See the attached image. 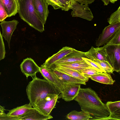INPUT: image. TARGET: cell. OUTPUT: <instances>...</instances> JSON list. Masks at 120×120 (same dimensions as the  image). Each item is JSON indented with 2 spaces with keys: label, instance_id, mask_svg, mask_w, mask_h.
<instances>
[{
  "label": "cell",
  "instance_id": "obj_25",
  "mask_svg": "<svg viewBox=\"0 0 120 120\" xmlns=\"http://www.w3.org/2000/svg\"><path fill=\"white\" fill-rule=\"evenodd\" d=\"M93 61L98 64L106 73H112L114 71L113 68L107 61L98 60H94Z\"/></svg>",
  "mask_w": 120,
  "mask_h": 120
},
{
  "label": "cell",
  "instance_id": "obj_16",
  "mask_svg": "<svg viewBox=\"0 0 120 120\" xmlns=\"http://www.w3.org/2000/svg\"><path fill=\"white\" fill-rule=\"evenodd\" d=\"M51 69L66 87L69 84H76L85 85L86 84V82L81 80L60 72L55 69Z\"/></svg>",
  "mask_w": 120,
  "mask_h": 120
},
{
  "label": "cell",
  "instance_id": "obj_24",
  "mask_svg": "<svg viewBox=\"0 0 120 120\" xmlns=\"http://www.w3.org/2000/svg\"><path fill=\"white\" fill-rule=\"evenodd\" d=\"M66 116L68 119L72 120H89L93 118L89 114L82 110L80 112L72 111Z\"/></svg>",
  "mask_w": 120,
  "mask_h": 120
},
{
  "label": "cell",
  "instance_id": "obj_17",
  "mask_svg": "<svg viewBox=\"0 0 120 120\" xmlns=\"http://www.w3.org/2000/svg\"><path fill=\"white\" fill-rule=\"evenodd\" d=\"M85 53L73 49L71 52L56 62L53 65L64 63L83 61L82 58L86 57Z\"/></svg>",
  "mask_w": 120,
  "mask_h": 120
},
{
  "label": "cell",
  "instance_id": "obj_2",
  "mask_svg": "<svg viewBox=\"0 0 120 120\" xmlns=\"http://www.w3.org/2000/svg\"><path fill=\"white\" fill-rule=\"evenodd\" d=\"M32 79L26 89L29 104L32 106L49 94H56L59 95L61 92L45 79H40L36 75Z\"/></svg>",
  "mask_w": 120,
  "mask_h": 120
},
{
  "label": "cell",
  "instance_id": "obj_14",
  "mask_svg": "<svg viewBox=\"0 0 120 120\" xmlns=\"http://www.w3.org/2000/svg\"><path fill=\"white\" fill-rule=\"evenodd\" d=\"M50 114L45 115L34 108H31L19 118V120H45L53 118Z\"/></svg>",
  "mask_w": 120,
  "mask_h": 120
},
{
  "label": "cell",
  "instance_id": "obj_41",
  "mask_svg": "<svg viewBox=\"0 0 120 120\" xmlns=\"http://www.w3.org/2000/svg\"><path fill=\"white\" fill-rule=\"evenodd\" d=\"M1 72H0V75H1Z\"/></svg>",
  "mask_w": 120,
  "mask_h": 120
},
{
  "label": "cell",
  "instance_id": "obj_7",
  "mask_svg": "<svg viewBox=\"0 0 120 120\" xmlns=\"http://www.w3.org/2000/svg\"><path fill=\"white\" fill-rule=\"evenodd\" d=\"M70 8L72 10L71 14L72 17H79L90 21L94 18L88 4H79L75 1L72 3Z\"/></svg>",
  "mask_w": 120,
  "mask_h": 120
},
{
  "label": "cell",
  "instance_id": "obj_26",
  "mask_svg": "<svg viewBox=\"0 0 120 120\" xmlns=\"http://www.w3.org/2000/svg\"><path fill=\"white\" fill-rule=\"evenodd\" d=\"M83 60L91 68L98 72L106 73L101 66L96 62L86 57H82Z\"/></svg>",
  "mask_w": 120,
  "mask_h": 120
},
{
  "label": "cell",
  "instance_id": "obj_31",
  "mask_svg": "<svg viewBox=\"0 0 120 120\" xmlns=\"http://www.w3.org/2000/svg\"><path fill=\"white\" fill-rule=\"evenodd\" d=\"M48 6L50 5L53 7L55 9L61 8L63 10V7L61 4L57 0H46Z\"/></svg>",
  "mask_w": 120,
  "mask_h": 120
},
{
  "label": "cell",
  "instance_id": "obj_23",
  "mask_svg": "<svg viewBox=\"0 0 120 120\" xmlns=\"http://www.w3.org/2000/svg\"><path fill=\"white\" fill-rule=\"evenodd\" d=\"M29 104L17 107L9 111L7 114L9 116L19 118L32 107Z\"/></svg>",
  "mask_w": 120,
  "mask_h": 120
},
{
  "label": "cell",
  "instance_id": "obj_36",
  "mask_svg": "<svg viewBox=\"0 0 120 120\" xmlns=\"http://www.w3.org/2000/svg\"><path fill=\"white\" fill-rule=\"evenodd\" d=\"M101 0L103 2L104 5H107L109 3V0Z\"/></svg>",
  "mask_w": 120,
  "mask_h": 120
},
{
  "label": "cell",
  "instance_id": "obj_20",
  "mask_svg": "<svg viewBox=\"0 0 120 120\" xmlns=\"http://www.w3.org/2000/svg\"><path fill=\"white\" fill-rule=\"evenodd\" d=\"M50 68L55 69L60 72L81 80L86 82H88L89 79L76 70L53 65Z\"/></svg>",
  "mask_w": 120,
  "mask_h": 120
},
{
  "label": "cell",
  "instance_id": "obj_12",
  "mask_svg": "<svg viewBox=\"0 0 120 120\" xmlns=\"http://www.w3.org/2000/svg\"><path fill=\"white\" fill-rule=\"evenodd\" d=\"M73 49L71 47L67 46L63 47L57 52L49 57L41 66L50 68L56 62L71 52Z\"/></svg>",
  "mask_w": 120,
  "mask_h": 120
},
{
  "label": "cell",
  "instance_id": "obj_15",
  "mask_svg": "<svg viewBox=\"0 0 120 120\" xmlns=\"http://www.w3.org/2000/svg\"><path fill=\"white\" fill-rule=\"evenodd\" d=\"M86 58L93 60H98L106 61L105 56V49L104 46L94 48L92 46L87 52H85Z\"/></svg>",
  "mask_w": 120,
  "mask_h": 120
},
{
  "label": "cell",
  "instance_id": "obj_35",
  "mask_svg": "<svg viewBox=\"0 0 120 120\" xmlns=\"http://www.w3.org/2000/svg\"><path fill=\"white\" fill-rule=\"evenodd\" d=\"M95 0H75V1L82 4H90L93 3Z\"/></svg>",
  "mask_w": 120,
  "mask_h": 120
},
{
  "label": "cell",
  "instance_id": "obj_9",
  "mask_svg": "<svg viewBox=\"0 0 120 120\" xmlns=\"http://www.w3.org/2000/svg\"><path fill=\"white\" fill-rule=\"evenodd\" d=\"M20 67L22 72L27 79L29 76L32 78L36 75L37 73L40 72V67L30 58L24 59L20 65Z\"/></svg>",
  "mask_w": 120,
  "mask_h": 120
},
{
  "label": "cell",
  "instance_id": "obj_37",
  "mask_svg": "<svg viewBox=\"0 0 120 120\" xmlns=\"http://www.w3.org/2000/svg\"><path fill=\"white\" fill-rule=\"evenodd\" d=\"M0 110L3 112H5V111L6 110L5 109L4 107L1 106L0 105Z\"/></svg>",
  "mask_w": 120,
  "mask_h": 120
},
{
  "label": "cell",
  "instance_id": "obj_27",
  "mask_svg": "<svg viewBox=\"0 0 120 120\" xmlns=\"http://www.w3.org/2000/svg\"><path fill=\"white\" fill-rule=\"evenodd\" d=\"M107 21L109 24L120 22V6L116 11L111 14Z\"/></svg>",
  "mask_w": 120,
  "mask_h": 120
},
{
  "label": "cell",
  "instance_id": "obj_18",
  "mask_svg": "<svg viewBox=\"0 0 120 120\" xmlns=\"http://www.w3.org/2000/svg\"><path fill=\"white\" fill-rule=\"evenodd\" d=\"M110 114V120H120V101H108L106 104Z\"/></svg>",
  "mask_w": 120,
  "mask_h": 120
},
{
  "label": "cell",
  "instance_id": "obj_38",
  "mask_svg": "<svg viewBox=\"0 0 120 120\" xmlns=\"http://www.w3.org/2000/svg\"><path fill=\"white\" fill-rule=\"evenodd\" d=\"M118 0H109V1L112 3H114L115 2Z\"/></svg>",
  "mask_w": 120,
  "mask_h": 120
},
{
  "label": "cell",
  "instance_id": "obj_5",
  "mask_svg": "<svg viewBox=\"0 0 120 120\" xmlns=\"http://www.w3.org/2000/svg\"><path fill=\"white\" fill-rule=\"evenodd\" d=\"M58 96L56 94H49L33 106L45 115H49L56 105Z\"/></svg>",
  "mask_w": 120,
  "mask_h": 120
},
{
  "label": "cell",
  "instance_id": "obj_13",
  "mask_svg": "<svg viewBox=\"0 0 120 120\" xmlns=\"http://www.w3.org/2000/svg\"><path fill=\"white\" fill-rule=\"evenodd\" d=\"M35 9L44 25L49 13L46 0H32Z\"/></svg>",
  "mask_w": 120,
  "mask_h": 120
},
{
  "label": "cell",
  "instance_id": "obj_8",
  "mask_svg": "<svg viewBox=\"0 0 120 120\" xmlns=\"http://www.w3.org/2000/svg\"><path fill=\"white\" fill-rule=\"evenodd\" d=\"M40 68V72L45 79L61 92L63 90L66 86L57 77L51 69L41 65Z\"/></svg>",
  "mask_w": 120,
  "mask_h": 120
},
{
  "label": "cell",
  "instance_id": "obj_4",
  "mask_svg": "<svg viewBox=\"0 0 120 120\" xmlns=\"http://www.w3.org/2000/svg\"><path fill=\"white\" fill-rule=\"evenodd\" d=\"M107 61L110 64L114 71H120V44L110 45H104Z\"/></svg>",
  "mask_w": 120,
  "mask_h": 120
},
{
  "label": "cell",
  "instance_id": "obj_6",
  "mask_svg": "<svg viewBox=\"0 0 120 120\" xmlns=\"http://www.w3.org/2000/svg\"><path fill=\"white\" fill-rule=\"evenodd\" d=\"M119 29H120V22L110 24L105 27L96 41V46L99 47L105 45Z\"/></svg>",
  "mask_w": 120,
  "mask_h": 120
},
{
  "label": "cell",
  "instance_id": "obj_3",
  "mask_svg": "<svg viewBox=\"0 0 120 120\" xmlns=\"http://www.w3.org/2000/svg\"><path fill=\"white\" fill-rule=\"evenodd\" d=\"M18 13L21 19L41 32L44 30V24L37 13L32 0H17Z\"/></svg>",
  "mask_w": 120,
  "mask_h": 120
},
{
  "label": "cell",
  "instance_id": "obj_32",
  "mask_svg": "<svg viewBox=\"0 0 120 120\" xmlns=\"http://www.w3.org/2000/svg\"><path fill=\"white\" fill-rule=\"evenodd\" d=\"M8 17V15L1 0H0V21L4 20Z\"/></svg>",
  "mask_w": 120,
  "mask_h": 120
},
{
  "label": "cell",
  "instance_id": "obj_33",
  "mask_svg": "<svg viewBox=\"0 0 120 120\" xmlns=\"http://www.w3.org/2000/svg\"><path fill=\"white\" fill-rule=\"evenodd\" d=\"M61 3L63 7V11H68L70 9V7L72 2L71 0H57Z\"/></svg>",
  "mask_w": 120,
  "mask_h": 120
},
{
  "label": "cell",
  "instance_id": "obj_21",
  "mask_svg": "<svg viewBox=\"0 0 120 120\" xmlns=\"http://www.w3.org/2000/svg\"><path fill=\"white\" fill-rule=\"evenodd\" d=\"M7 13L8 17L15 15L18 12L17 0H1Z\"/></svg>",
  "mask_w": 120,
  "mask_h": 120
},
{
  "label": "cell",
  "instance_id": "obj_11",
  "mask_svg": "<svg viewBox=\"0 0 120 120\" xmlns=\"http://www.w3.org/2000/svg\"><path fill=\"white\" fill-rule=\"evenodd\" d=\"M80 85L76 84L68 85L58 96V98H62L66 101L73 100L78 95Z\"/></svg>",
  "mask_w": 120,
  "mask_h": 120
},
{
  "label": "cell",
  "instance_id": "obj_29",
  "mask_svg": "<svg viewBox=\"0 0 120 120\" xmlns=\"http://www.w3.org/2000/svg\"><path fill=\"white\" fill-rule=\"evenodd\" d=\"M95 69L91 68H87L82 70L81 73L84 77L88 79L92 76L99 73Z\"/></svg>",
  "mask_w": 120,
  "mask_h": 120
},
{
  "label": "cell",
  "instance_id": "obj_40",
  "mask_svg": "<svg viewBox=\"0 0 120 120\" xmlns=\"http://www.w3.org/2000/svg\"><path fill=\"white\" fill-rule=\"evenodd\" d=\"M72 2V3L74 2L75 1V0H71Z\"/></svg>",
  "mask_w": 120,
  "mask_h": 120
},
{
  "label": "cell",
  "instance_id": "obj_19",
  "mask_svg": "<svg viewBox=\"0 0 120 120\" xmlns=\"http://www.w3.org/2000/svg\"><path fill=\"white\" fill-rule=\"evenodd\" d=\"M53 65L76 70L81 73L82 69L86 68H91L84 60L81 61L61 63Z\"/></svg>",
  "mask_w": 120,
  "mask_h": 120
},
{
  "label": "cell",
  "instance_id": "obj_34",
  "mask_svg": "<svg viewBox=\"0 0 120 120\" xmlns=\"http://www.w3.org/2000/svg\"><path fill=\"white\" fill-rule=\"evenodd\" d=\"M19 120L17 117H13L8 116L6 114L4 115H0V120Z\"/></svg>",
  "mask_w": 120,
  "mask_h": 120
},
{
  "label": "cell",
  "instance_id": "obj_1",
  "mask_svg": "<svg viewBox=\"0 0 120 120\" xmlns=\"http://www.w3.org/2000/svg\"><path fill=\"white\" fill-rule=\"evenodd\" d=\"M74 100L78 102L82 110L92 117L90 120H102L110 114L106 104L90 88H80Z\"/></svg>",
  "mask_w": 120,
  "mask_h": 120
},
{
  "label": "cell",
  "instance_id": "obj_22",
  "mask_svg": "<svg viewBox=\"0 0 120 120\" xmlns=\"http://www.w3.org/2000/svg\"><path fill=\"white\" fill-rule=\"evenodd\" d=\"M90 78L94 81L106 84L112 85L115 82L110 75L106 73L99 72L91 76Z\"/></svg>",
  "mask_w": 120,
  "mask_h": 120
},
{
  "label": "cell",
  "instance_id": "obj_39",
  "mask_svg": "<svg viewBox=\"0 0 120 120\" xmlns=\"http://www.w3.org/2000/svg\"><path fill=\"white\" fill-rule=\"evenodd\" d=\"M6 114L5 113L3 112L0 110V115H4Z\"/></svg>",
  "mask_w": 120,
  "mask_h": 120
},
{
  "label": "cell",
  "instance_id": "obj_10",
  "mask_svg": "<svg viewBox=\"0 0 120 120\" xmlns=\"http://www.w3.org/2000/svg\"><path fill=\"white\" fill-rule=\"evenodd\" d=\"M19 23L18 21L14 19L9 21L4 20L0 23L2 30V35L8 42L9 48L12 34L16 28L17 25Z\"/></svg>",
  "mask_w": 120,
  "mask_h": 120
},
{
  "label": "cell",
  "instance_id": "obj_30",
  "mask_svg": "<svg viewBox=\"0 0 120 120\" xmlns=\"http://www.w3.org/2000/svg\"><path fill=\"white\" fill-rule=\"evenodd\" d=\"M6 51L3 36L0 30V61L5 57Z\"/></svg>",
  "mask_w": 120,
  "mask_h": 120
},
{
  "label": "cell",
  "instance_id": "obj_28",
  "mask_svg": "<svg viewBox=\"0 0 120 120\" xmlns=\"http://www.w3.org/2000/svg\"><path fill=\"white\" fill-rule=\"evenodd\" d=\"M120 44V29H119L105 45H110Z\"/></svg>",
  "mask_w": 120,
  "mask_h": 120
}]
</instances>
